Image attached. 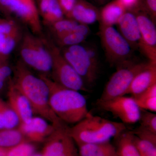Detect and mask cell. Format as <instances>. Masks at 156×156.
I'll use <instances>...</instances> for the list:
<instances>
[{
  "label": "cell",
  "mask_w": 156,
  "mask_h": 156,
  "mask_svg": "<svg viewBox=\"0 0 156 156\" xmlns=\"http://www.w3.org/2000/svg\"><path fill=\"white\" fill-rule=\"evenodd\" d=\"M13 68L12 83L28 99L35 114L55 126L62 122L50 108L49 88L44 80L34 74L20 60Z\"/></svg>",
  "instance_id": "1"
},
{
  "label": "cell",
  "mask_w": 156,
  "mask_h": 156,
  "mask_svg": "<svg viewBox=\"0 0 156 156\" xmlns=\"http://www.w3.org/2000/svg\"><path fill=\"white\" fill-rule=\"evenodd\" d=\"M39 75L48 85L50 108L58 119L65 124L75 125L90 113L87 99L79 92L60 86L49 77Z\"/></svg>",
  "instance_id": "2"
},
{
  "label": "cell",
  "mask_w": 156,
  "mask_h": 156,
  "mask_svg": "<svg viewBox=\"0 0 156 156\" xmlns=\"http://www.w3.org/2000/svg\"><path fill=\"white\" fill-rule=\"evenodd\" d=\"M126 130L125 124L89 113L69 128L70 135L77 145L110 141Z\"/></svg>",
  "instance_id": "3"
},
{
  "label": "cell",
  "mask_w": 156,
  "mask_h": 156,
  "mask_svg": "<svg viewBox=\"0 0 156 156\" xmlns=\"http://www.w3.org/2000/svg\"><path fill=\"white\" fill-rule=\"evenodd\" d=\"M61 52L87 87L95 83L99 70V58L95 48L80 44L62 48Z\"/></svg>",
  "instance_id": "4"
},
{
  "label": "cell",
  "mask_w": 156,
  "mask_h": 156,
  "mask_svg": "<svg viewBox=\"0 0 156 156\" xmlns=\"http://www.w3.org/2000/svg\"><path fill=\"white\" fill-rule=\"evenodd\" d=\"M20 53L21 61L35 70L39 74L49 77L52 68V57L46 39L27 32L22 36Z\"/></svg>",
  "instance_id": "5"
},
{
  "label": "cell",
  "mask_w": 156,
  "mask_h": 156,
  "mask_svg": "<svg viewBox=\"0 0 156 156\" xmlns=\"http://www.w3.org/2000/svg\"><path fill=\"white\" fill-rule=\"evenodd\" d=\"M46 41L52 57L50 79L65 88L89 92L80 76L62 56L60 48L52 41L46 39Z\"/></svg>",
  "instance_id": "6"
},
{
  "label": "cell",
  "mask_w": 156,
  "mask_h": 156,
  "mask_svg": "<svg viewBox=\"0 0 156 156\" xmlns=\"http://www.w3.org/2000/svg\"><path fill=\"white\" fill-rule=\"evenodd\" d=\"M99 36L105 56L111 65L119 67L131 62L133 49L113 26L100 24Z\"/></svg>",
  "instance_id": "7"
},
{
  "label": "cell",
  "mask_w": 156,
  "mask_h": 156,
  "mask_svg": "<svg viewBox=\"0 0 156 156\" xmlns=\"http://www.w3.org/2000/svg\"><path fill=\"white\" fill-rule=\"evenodd\" d=\"M148 62H132L118 67L110 78L99 99L106 100L126 95L135 76L147 65Z\"/></svg>",
  "instance_id": "8"
},
{
  "label": "cell",
  "mask_w": 156,
  "mask_h": 156,
  "mask_svg": "<svg viewBox=\"0 0 156 156\" xmlns=\"http://www.w3.org/2000/svg\"><path fill=\"white\" fill-rule=\"evenodd\" d=\"M69 128L64 122L56 126L44 141L43 156H79L76 143L70 135Z\"/></svg>",
  "instance_id": "9"
},
{
  "label": "cell",
  "mask_w": 156,
  "mask_h": 156,
  "mask_svg": "<svg viewBox=\"0 0 156 156\" xmlns=\"http://www.w3.org/2000/svg\"><path fill=\"white\" fill-rule=\"evenodd\" d=\"M96 105L119 118L123 124H134L139 122L141 109L132 96L123 95L106 100L98 99Z\"/></svg>",
  "instance_id": "10"
},
{
  "label": "cell",
  "mask_w": 156,
  "mask_h": 156,
  "mask_svg": "<svg viewBox=\"0 0 156 156\" xmlns=\"http://www.w3.org/2000/svg\"><path fill=\"white\" fill-rule=\"evenodd\" d=\"M117 24L119 27V31L129 43L131 48L139 49L145 55L146 48L135 14L126 11Z\"/></svg>",
  "instance_id": "11"
},
{
  "label": "cell",
  "mask_w": 156,
  "mask_h": 156,
  "mask_svg": "<svg viewBox=\"0 0 156 156\" xmlns=\"http://www.w3.org/2000/svg\"><path fill=\"white\" fill-rule=\"evenodd\" d=\"M56 126L41 117L34 116L28 122L20 124L18 128L27 141L40 143L44 142L53 133Z\"/></svg>",
  "instance_id": "12"
},
{
  "label": "cell",
  "mask_w": 156,
  "mask_h": 156,
  "mask_svg": "<svg viewBox=\"0 0 156 156\" xmlns=\"http://www.w3.org/2000/svg\"><path fill=\"white\" fill-rule=\"evenodd\" d=\"M135 15L145 46V56L149 62L156 63V28L154 22L147 14L143 12Z\"/></svg>",
  "instance_id": "13"
},
{
  "label": "cell",
  "mask_w": 156,
  "mask_h": 156,
  "mask_svg": "<svg viewBox=\"0 0 156 156\" xmlns=\"http://www.w3.org/2000/svg\"><path fill=\"white\" fill-rule=\"evenodd\" d=\"M7 101L17 114L20 124L28 122L34 116L33 109L28 99L15 87L12 79L7 89Z\"/></svg>",
  "instance_id": "14"
},
{
  "label": "cell",
  "mask_w": 156,
  "mask_h": 156,
  "mask_svg": "<svg viewBox=\"0 0 156 156\" xmlns=\"http://www.w3.org/2000/svg\"><path fill=\"white\" fill-rule=\"evenodd\" d=\"M156 84V63L149 61L147 65L134 78L127 94L134 97Z\"/></svg>",
  "instance_id": "15"
},
{
  "label": "cell",
  "mask_w": 156,
  "mask_h": 156,
  "mask_svg": "<svg viewBox=\"0 0 156 156\" xmlns=\"http://www.w3.org/2000/svg\"><path fill=\"white\" fill-rule=\"evenodd\" d=\"M67 18L73 20L78 23L89 25L100 20V12L96 7L86 0H76Z\"/></svg>",
  "instance_id": "16"
},
{
  "label": "cell",
  "mask_w": 156,
  "mask_h": 156,
  "mask_svg": "<svg viewBox=\"0 0 156 156\" xmlns=\"http://www.w3.org/2000/svg\"><path fill=\"white\" fill-rule=\"evenodd\" d=\"M133 140L141 156H156V134L138 127L133 131Z\"/></svg>",
  "instance_id": "17"
},
{
  "label": "cell",
  "mask_w": 156,
  "mask_h": 156,
  "mask_svg": "<svg viewBox=\"0 0 156 156\" xmlns=\"http://www.w3.org/2000/svg\"><path fill=\"white\" fill-rule=\"evenodd\" d=\"M37 8L39 15L46 25L49 26L64 18L57 0H37Z\"/></svg>",
  "instance_id": "18"
},
{
  "label": "cell",
  "mask_w": 156,
  "mask_h": 156,
  "mask_svg": "<svg viewBox=\"0 0 156 156\" xmlns=\"http://www.w3.org/2000/svg\"><path fill=\"white\" fill-rule=\"evenodd\" d=\"M80 156H118L116 148L108 142L78 145Z\"/></svg>",
  "instance_id": "19"
},
{
  "label": "cell",
  "mask_w": 156,
  "mask_h": 156,
  "mask_svg": "<svg viewBox=\"0 0 156 156\" xmlns=\"http://www.w3.org/2000/svg\"><path fill=\"white\" fill-rule=\"evenodd\" d=\"M126 10L119 0H114L106 5L100 12L101 25L113 26Z\"/></svg>",
  "instance_id": "20"
},
{
  "label": "cell",
  "mask_w": 156,
  "mask_h": 156,
  "mask_svg": "<svg viewBox=\"0 0 156 156\" xmlns=\"http://www.w3.org/2000/svg\"><path fill=\"white\" fill-rule=\"evenodd\" d=\"M117 138L118 156H141L134 144L133 131L126 130Z\"/></svg>",
  "instance_id": "21"
},
{
  "label": "cell",
  "mask_w": 156,
  "mask_h": 156,
  "mask_svg": "<svg viewBox=\"0 0 156 156\" xmlns=\"http://www.w3.org/2000/svg\"><path fill=\"white\" fill-rule=\"evenodd\" d=\"M26 141L27 140L18 128L0 130V147L9 149Z\"/></svg>",
  "instance_id": "22"
},
{
  "label": "cell",
  "mask_w": 156,
  "mask_h": 156,
  "mask_svg": "<svg viewBox=\"0 0 156 156\" xmlns=\"http://www.w3.org/2000/svg\"><path fill=\"white\" fill-rule=\"evenodd\" d=\"M0 108L3 117L5 129H14L19 127L20 121L15 111L8 101L0 97Z\"/></svg>",
  "instance_id": "23"
},
{
  "label": "cell",
  "mask_w": 156,
  "mask_h": 156,
  "mask_svg": "<svg viewBox=\"0 0 156 156\" xmlns=\"http://www.w3.org/2000/svg\"><path fill=\"white\" fill-rule=\"evenodd\" d=\"M78 24V23L73 20L64 18L53 23L49 26L56 38L73 31Z\"/></svg>",
  "instance_id": "24"
},
{
  "label": "cell",
  "mask_w": 156,
  "mask_h": 156,
  "mask_svg": "<svg viewBox=\"0 0 156 156\" xmlns=\"http://www.w3.org/2000/svg\"><path fill=\"white\" fill-rule=\"evenodd\" d=\"M35 146L26 141L7 150V156H32L36 153Z\"/></svg>",
  "instance_id": "25"
},
{
  "label": "cell",
  "mask_w": 156,
  "mask_h": 156,
  "mask_svg": "<svg viewBox=\"0 0 156 156\" xmlns=\"http://www.w3.org/2000/svg\"><path fill=\"white\" fill-rule=\"evenodd\" d=\"M13 73V67L9 64L8 60H0V93L8 89Z\"/></svg>",
  "instance_id": "26"
},
{
  "label": "cell",
  "mask_w": 156,
  "mask_h": 156,
  "mask_svg": "<svg viewBox=\"0 0 156 156\" xmlns=\"http://www.w3.org/2000/svg\"><path fill=\"white\" fill-rule=\"evenodd\" d=\"M87 38L82 35L72 31L55 38L58 46L63 48L81 44Z\"/></svg>",
  "instance_id": "27"
},
{
  "label": "cell",
  "mask_w": 156,
  "mask_h": 156,
  "mask_svg": "<svg viewBox=\"0 0 156 156\" xmlns=\"http://www.w3.org/2000/svg\"><path fill=\"white\" fill-rule=\"evenodd\" d=\"M139 122L140 128L156 134V115L154 113L141 109Z\"/></svg>",
  "instance_id": "28"
},
{
  "label": "cell",
  "mask_w": 156,
  "mask_h": 156,
  "mask_svg": "<svg viewBox=\"0 0 156 156\" xmlns=\"http://www.w3.org/2000/svg\"><path fill=\"white\" fill-rule=\"evenodd\" d=\"M134 99L140 109L154 113L156 112V97Z\"/></svg>",
  "instance_id": "29"
},
{
  "label": "cell",
  "mask_w": 156,
  "mask_h": 156,
  "mask_svg": "<svg viewBox=\"0 0 156 156\" xmlns=\"http://www.w3.org/2000/svg\"><path fill=\"white\" fill-rule=\"evenodd\" d=\"M64 15L68 17L75 5L76 0H57Z\"/></svg>",
  "instance_id": "30"
},
{
  "label": "cell",
  "mask_w": 156,
  "mask_h": 156,
  "mask_svg": "<svg viewBox=\"0 0 156 156\" xmlns=\"http://www.w3.org/2000/svg\"><path fill=\"white\" fill-rule=\"evenodd\" d=\"M145 3L147 10L150 14L151 18L154 22L156 15V0H146Z\"/></svg>",
  "instance_id": "31"
},
{
  "label": "cell",
  "mask_w": 156,
  "mask_h": 156,
  "mask_svg": "<svg viewBox=\"0 0 156 156\" xmlns=\"http://www.w3.org/2000/svg\"><path fill=\"white\" fill-rule=\"evenodd\" d=\"M151 97H156V84L151 86L141 94L133 98H143Z\"/></svg>",
  "instance_id": "32"
},
{
  "label": "cell",
  "mask_w": 156,
  "mask_h": 156,
  "mask_svg": "<svg viewBox=\"0 0 156 156\" xmlns=\"http://www.w3.org/2000/svg\"><path fill=\"white\" fill-rule=\"evenodd\" d=\"M73 31L82 35L86 37H88L91 32L89 25L80 23H78L77 25L76 26Z\"/></svg>",
  "instance_id": "33"
},
{
  "label": "cell",
  "mask_w": 156,
  "mask_h": 156,
  "mask_svg": "<svg viewBox=\"0 0 156 156\" xmlns=\"http://www.w3.org/2000/svg\"><path fill=\"white\" fill-rule=\"evenodd\" d=\"M126 10L136 9L139 4V0H119Z\"/></svg>",
  "instance_id": "34"
},
{
  "label": "cell",
  "mask_w": 156,
  "mask_h": 156,
  "mask_svg": "<svg viewBox=\"0 0 156 156\" xmlns=\"http://www.w3.org/2000/svg\"><path fill=\"white\" fill-rule=\"evenodd\" d=\"M9 0H0V11L7 14Z\"/></svg>",
  "instance_id": "35"
},
{
  "label": "cell",
  "mask_w": 156,
  "mask_h": 156,
  "mask_svg": "<svg viewBox=\"0 0 156 156\" xmlns=\"http://www.w3.org/2000/svg\"><path fill=\"white\" fill-rule=\"evenodd\" d=\"M4 129H5L4 122H3V117L1 112V108H0V130Z\"/></svg>",
  "instance_id": "36"
},
{
  "label": "cell",
  "mask_w": 156,
  "mask_h": 156,
  "mask_svg": "<svg viewBox=\"0 0 156 156\" xmlns=\"http://www.w3.org/2000/svg\"><path fill=\"white\" fill-rule=\"evenodd\" d=\"M7 150L8 149L0 147V156H7Z\"/></svg>",
  "instance_id": "37"
},
{
  "label": "cell",
  "mask_w": 156,
  "mask_h": 156,
  "mask_svg": "<svg viewBox=\"0 0 156 156\" xmlns=\"http://www.w3.org/2000/svg\"><path fill=\"white\" fill-rule=\"evenodd\" d=\"M32 156H43L41 153H35Z\"/></svg>",
  "instance_id": "38"
},
{
  "label": "cell",
  "mask_w": 156,
  "mask_h": 156,
  "mask_svg": "<svg viewBox=\"0 0 156 156\" xmlns=\"http://www.w3.org/2000/svg\"><path fill=\"white\" fill-rule=\"evenodd\" d=\"M95 2L99 3H103L106 1V0H95Z\"/></svg>",
  "instance_id": "39"
},
{
  "label": "cell",
  "mask_w": 156,
  "mask_h": 156,
  "mask_svg": "<svg viewBox=\"0 0 156 156\" xmlns=\"http://www.w3.org/2000/svg\"><path fill=\"white\" fill-rule=\"evenodd\" d=\"M24 1H31V0H24Z\"/></svg>",
  "instance_id": "40"
}]
</instances>
